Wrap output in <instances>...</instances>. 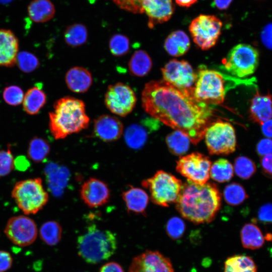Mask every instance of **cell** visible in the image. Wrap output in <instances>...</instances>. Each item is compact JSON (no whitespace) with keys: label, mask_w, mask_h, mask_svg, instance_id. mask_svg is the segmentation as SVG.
<instances>
[{"label":"cell","mask_w":272,"mask_h":272,"mask_svg":"<svg viewBox=\"0 0 272 272\" xmlns=\"http://www.w3.org/2000/svg\"><path fill=\"white\" fill-rule=\"evenodd\" d=\"M142 103L151 117L181 131L194 145L203 139L207 128L212 122L213 114L209 105L163 80L145 84Z\"/></svg>","instance_id":"1"},{"label":"cell","mask_w":272,"mask_h":272,"mask_svg":"<svg viewBox=\"0 0 272 272\" xmlns=\"http://www.w3.org/2000/svg\"><path fill=\"white\" fill-rule=\"evenodd\" d=\"M221 206V194L213 182L200 185L187 180L183 184L176 209L181 216L196 224L212 222Z\"/></svg>","instance_id":"2"},{"label":"cell","mask_w":272,"mask_h":272,"mask_svg":"<svg viewBox=\"0 0 272 272\" xmlns=\"http://www.w3.org/2000/svg\"><path fill=\"white\" fill-rule=\"evenodd\" d=\"M89 122L85 103L73 97L65 96L56 100L52 111L49 113V128L55 140L86 129Z\"/></svg>","instance_id":"3"},{"label":"cell","mask_w":272,"mask_h":272,"mask_svg":"<svg viewBox=\"0 0 272 272\" xmlns=\"http://www.w3.org/2000/svg\"><path fill=\"white\" fill-rule=\"evenodd\" d=\"M77 248L79 255L85 261L96 264L108 259L114 253L117 240L110 231L91 225L78 238Z\"/></svg>","instance_id":"4"},{"label":"cell","mask_w":272,"mask_h":272,"mask_svg":"<svg viewBox=\"0 0 272 272\" xmlns=\"http://www.w3.org/2000/svg\"><path fill=\"white\" fill-rule=\"evenodd\" d=\"M193 89V96L199 102L207 105H218L225 99L230 88L226 82L231 78L205 66L199 67Z\"/></svg>","instance_id":"5"},{"label":"cell","mask_w":272,"mask_h":272,"mask_svg":"<svg viewBox=\"0 0 272 272\" xmlns=\"http://www.w3.org/2000/svg\"><path fill=\"white\" fill-rule=\"evenodd\" d=\"M12 197L18 208L25 214H35L48 201V194L39 177L21 180L15 184Z\"/></svg>","instance_id":"6"},{"label":"cell","mask_w":272,"mask_h":272,"mask_svg":"<svg viewBox=\"0 0 272 272\" xmlns=\"http://www.w3.org/2000/svg\"><path fill=\"white\" fill-rule=\"evenodd\" d=\"M142 185L149 190L152 201L163 207L176 202L183 186L180 179L161 170L144 180Z\"/></svg>","instance_id":"7"},{"label":"cell","mask_w":272,"mask_h":272,"mask_svg":"<svg viewBox=\"0 0 272 272\" xmlns=\"http://www.w3.org/2000/svg\"><path fill=\"white\" fill-rule=\"evenodd\" d=\"M225 69L235 77L244 78L253 74L259 63V53L252 46L238 44L229 51L223 61Z\"/></svg>","instance_id":"8"},{"label":"cell","mask_w":272,"mask_h":272,"mask_svg":"<svg viewBox=\"0 0 272 272\" xmlns=\"http://www.w3.org/2000/svg\"><path fill=\"white\" fill-rule=\"evenodd\" d=\"M208 151L211 155H229L236 148V137L232 125L217 120L207 128L204 137Z\"/></svg>","instance_id":"9"},{"label":"cell","mask_w":272,"mask_h":272,"mask_svg":"<svg viewBox=\"0 0 272 272\" xmlns=\"http://www.w3.org/2000/svg\"><path fill=\"white\" fill-rule=\"evenodd\" d=\"M222 21L214 15H200L191 22L189 30L194 42L202 50L217 43L221 35Z\"/></svg>","instance_id":"10"},{"label":"cell","mask_w":272,"mask_h":272,"mask_svg":"<svg viewBox=\"0 0 272 272\" xmlns=\"http://www.w3.org/2000/svg\"><path fill=\"white\" fill-rule=\"evenodd\" d=\"M211 165L208 156L195 152L181 157L176 161V170L187 180L202 185L209 179Z\"/></svg>","instance_id":"11"},{"label":"cell","mask_w":272,"mask_h":272,"mask_svg":"<svg viewBox=\"0 0 272 272\" xmlns=\"http://www.w3.org/2000/svg\"><path fill=\"white\" fill-rule=\"evenodd\" d=\"M137 98L130 87L118 82L108 86L104 96V104L112 113L125 117L134 109Z\"/></svg>","instance_id":"12"},{"label":"cell","mask_w":272,"mask_h":272,"mask_svg":"<svg viewBox=\"0 0 272 272\" xmlns=\"http://www.w3.org/2000/svg\"><path fill=\"white\" fill-rule=\"evenodd\" d=\"M162 73L164 81L193 95L197 74L187 61L172 59L162 68Z\"/></svg>","instance_id":"13"},{"label":"cell","mask_w":272,"mask_h":272,"mask_svg":"<svg viewBox=\"0 0 272 272\" xmlns=\"http://www.w3.org/2000/svg\"><path fill=\"white\" fill-rule=\"evenodd\" d=\"M4 232L14 244L25 247L35 241L38 230L33 219L26 216L19 215L9 219Z\"/></svg>","instance_id":"14"},{"label":"cell","mask_w":272,"mask_h":272,"mask_svg":"<svg viewBox=\"0 0 272 272\" xmlns=\"http://www.w3.org/2000/svg\"><path fill=\"white\" fill-rule=\"evenodd\" d=\"M128 272H174L170 259L158 251L147 250L133 258Z\"/></svg>","instance_id":"15"},{"label":"cell","mask_w":272,"mask_h":272,"mask_svg":"<svg viewBox=\"0 0 272 272\" xmlns=\"http://www.w3.org/2000/svg\"><path fill=\"white\" fill-rule=\"evenodd\" d=\"M80 192L82 200L91 208L106 204L110 197V191L107 184L102 180L94 177L84 182Z\"/></svg>","instance_id":"16"},{"label":"cell","mask_w":272,"mask_h":272,"mask_svg":"<svg viewBox=\"0 0 272 272\" xmlns=\"http://www.w3.org/2000/svg\"><path fill=\"white\" fill-rule=\"evenodd\" d=\"M142 8L148 16L150 28L168 21L174 11L172 0H144Z\"/></svg>","instance_id":"17"},{"label":"cell","mask_w":272,"mask_h":272,"mask_svg":"<svg viewBox=\"0 0 272 272\" xmlns=\"http://www.w3.org/2000/svg\"><path fill=\"white\" fill-rule=\"evenodd\" d=\"M123 131L122 123L114 116L104 114L94 120V133L104 142H111L117 140L122 134Z\"/></svg>","instance_id":"18"},{"label":"cell","mask_w":272,"mask_h":272,"mask_svg":"<svg viewBox=\"0 0 272 272\" xmlns=\"http://www.w3.org/2000/svg\"><path fill=\"white\" fill-rule=\"evenodd\" d=\"M19 53V41L13 31L0 29V66H13Z\"/></svg>","instance_id":"19"},{"label":"cell","mask_w":272,"mask_h":272,"mask_svg":"<svg viewBox=\"0 0 272 272\" xmlns=\"http://www.w3.org/2000/svg\"><path fill=\"white\" fill-rule=\"evenodd\" d=\"M250 119L261 125L272 117V95H262L257 92L250 101Z\"/></svg>","instance_id":"20"},{"label":"cell","mask_w":272,"mask_h":272,"mask_svg":"<svg viewBox=\"0 0 272 272\" xmlns=\"http://www.w3.org/2000/svg\"><path fill=\"white\" fill-rule=\"evenodd\" d=\"M65 82L72 92L81 93L87 92L93 83L91 73L82 66H74L65 74Z\"/></svg>","instance_id":"21"},{"label":"cell","mask_w":272,"mask_h":272,"mask_svg":"<svg viewBox=\"0 0 272 272\" xmlns=\"http://www.w3.org/2000/svg\"><path fill=\"white\" fill-rule=\"evenodd\" d=\"M122 197L128 212L145 215L149 197L144 190L131 186L122 192Z\"/></svg>","instance_id":"22"},{"label":"cell","mask_w":272,"mask_h":272,"mask_svg":"<svg viewBox=\"0 0 272 272\" xmlns=\"http://www.w3.org/2000/svg\"><path fill=\"white\" fill-rule=\"evenodd\" d=\"M30 19L35 23H44L54 16L55 9L50 0H33L27 7Z\"/></svg>","instance_id":"23"},{"label":"cell","mask_w":272,"mask_h":272,"mask_svg":"<svg viewBox=\"0 0 272 272\" xmlns=\"http://www.w3.org/2000/svg\"><path fill=\"white\" fill-rule=\"evenodd\" d=\"M190 42L187 35L183 31L171 33L164 43L166 51L171 55L178 57L184 55L189 49Z\"/></svg>","instance_id":"24"},{"label":"cell","mask_w":272,"mask_h":272,"mask_svg":"<svg viewBox=\"0 0 272 272\" xmlns=\"http://www.w3.org/2000/svg\"><path fill=\"white\" fill-rule=\"evenodd\" d=\"M46 102V96L41 87L35 86L24 94L22 102L24 111L29 115L37 114Z\"/></svg>","instance_id":"25"},{"label":"cell","mask_w":272,"mask_h":272,"mask_svg":"<svg viewBox=\"0 0 272 272\" xmlns=\"http://www.w3.org/2000/svg\"><path fill=\"white\" fill-rule=\"evenodd\" d=\"M240 237L243 246L252 250L261 247L265 240L259 227L253 223H247L242 227Z\"/></svg>","instance_id":"26"},{"label":"cell","mask_w":272,"mask_h":272,"mask_svg":"<svg viewBox=\"0 0 272 272\" xmlns=\"http://www.w3.org/2000/svg\"><path fill=\"white\" fill-rule=\"evenodd\" d=\"M152 60L148 53L143 50L134 52L128 62L130 74L139 77L147 75L152 67Z\"/></svg>","instance_id":"27"},{"label":"cell","mask_w":272,"mask_h":272,"mask_svg":"<svg viewBox=\"0 0 272 272\" xmlns=\"http://www.w3.org/2000/svg\"><path fill=\"white\" fill-rule=\"evenodd\" d=\"M224 272H257V266L250 257L235 255L225 260Z\"/></svg>","instance_id":"28"},{"label":"cell","mask_w":272,"mask_h":272,"mask_svg":"<svg viewBox=\"0 0 272 272\" xmlns=\"http://www.w3.org/2000/svg\"><path fill=\"white\" fill-rule=\"evenodd\" d=\"M88 37L86 27L81 23H75L69 26L64 31V39L67 45L78 47L84 44Z\"/></svg>","instance_id":"29"},{"label":"cell","mask_w":272,"mask_h":272,"mask_svg":"<svg viewBox=\"0 0 272 272\" xmlns=\"http://www.w3.org/2000/svg\"><path fill=\"white\" fill-rule=\"evenodd\" d=\"M165 141L169 151L175 156L183 155L189 148V139L178 130H174L169 133Z\"/></svg>","instance_id":"30"},{"label":"cell","mask_w":272,"mask_h":272,"mask_svg":"<svg viewBox=\"0 0 272 272\" xmlns=\"http://www.w3.org/2000/svg\"><path fill=\"white\" fill-rule=\"evenodd\" d=\"M148 131L143 126L133 124L125 129L124 139L128 147L138 149L143 147L148 139Z\"/></svg>","instance_id":"31"},{"label":"cell","mask_w":272,"mask_h":272,"mask_svg":"<svg viewBox=\"0 0 272 272\" xmlns=\"http://www.w3.org/2000/svg\"><path fill=\"white\" fill-rule=\"evenodd\" d=\"M233 173L232 164L226 159L220 158L211 165L210 176L215 181L223 183L230 180Z\"/></svg>","instance_id":"32"},{"label":"cell","mask_w":272,"mask_h":272,"mask_svg":"<svg viewBox=\"0 0 272 272\" xmlns=\"http://www.w3.org/2000/svg\"><path fill=\"white\" fill-rule=\"evenodd\" d=\"M50 147L47 141L42 138L32 139L28 145V158L35 163L42 162L49 155Z\"/></svg>","instance_id":"33"},{"label":"cell","mask_w":272,"mask_h":272,"mask_svg":"<svg viewBox=\"0 0 272 272\" xmlns=\"http://www.w3.org/2000/svg\"><path fill=\"white\" fill-rule=\"evenodd\" d=\"M40 237L47 245L54 246L60 240L62 228L55 221H49L43 223L39 230Z\"/></svg>","instance_id":"34"},{"label":"cell","mask_w":272,"mask_h":272,"mask_svg":"<svg viewBox=\"0 0 272 272\" xmlns=\"http://www.w3.org/2000/svg\"><path fill=\"white\" fill-rule=\"evenodd\" d=\"M223 196L226 203L231 206H238L248 197L243 186L235 182L225 186L223 191Z\"/></svg>","instance_id":"35"},{"label":"cell","mask_w":272,"mask_h":272,"mask_svg":"<svg viewBox=\"0 0 272 272\" xmlns=\"http://www.w3.org/2000/svg\"><path fill=\"white\" fill-rule=\"evenodd\" d=\"M234 168L236 174L243 179L250 178L256 170L254 162L245 156H239L235 158Z\"/></svg>","instance_id":"36"},{"label":"cell","mask_w":272,"mask_h":272,"mask_svg":"<svg viewBox=\"0 0 272 272\" xmlns=\"http://www.w3.org/2000/svg\"><path fill=\"white\" fill-rule=\"evenodd\" d=\"M109 50L112 55L120 57L126 54L130 48L128 38L122 34L113 35L109 41Z\"/></svg>","instance_id":"37"},{"label":"cell","mask_w":272,"mask_h":272,"mask_svg":"<svg viewBox=\"0 0 272 272\" xmlns=\"http://www.w3.org/2000/svg\"><path fill=\"white\" fill-rule=\"evenodd\" d=\"M16 63L21 71L26 73L34 71L39 65V61L36 56L27 51L18 53Z\"/></svg>","instance_id":"38"},{"label":"cell","mask_w":272,"mask_h":272,"mask_svg":"<svg viewBox=\"0 0 272 272\" xmlns=\"http://www.w3.org/2000/svg\"><path fill=\"white\" fill-rule=\"evenodd\" d=\"M186 229L183 220L178 217H173L167 222L166 231L168 236L173 240H178L183 235Z\"/></svg>","instance_id":"39"},{"label":"cell","mask_w":272,"mask_h":272,"mask_svg":"<svg viewBox=\"0 0 272 272\" xmlns=\"http://www.w3.org/2000/svg\"><path fill=\"white\" fill-rule=\"evenodd\" d=\"M24 93L19 86L11 85L6 87L3 91V97L6 103L11 106H17L22 104Z\"/></svg>","instance_id":"40"},{"label":"cell","mask_w":272,"mask_h":272,"mask_svg":"<svg viewBox=\"0 0 272 272\" xmlns=\"http://www.w3.org/2000/svg\"><path fill=\"white\" fill-rule=\"evenodd\" d=\"M14 167V159L9 145L7 150H0V177L8 175Z\"/></svg>","instance_id":"41"},{"label":"cell","mask_w":272,"mask_h":272,"mask_svg":"<svg viewBox=\"0 0 272 272\" xmlns=\"http://www.w3.org/2000/svg\"><path fill=\"white\" fill-rule=\"evenodd\" d=\"M120 9L133 14H143L144 0H112Z\"/></svg>","instance_id":"42"},{"label":"cell","mask_w":272,"mask_h":272,"mask_svg":"<svg viewBox=\"0 0 272 272\" xmlns=\"http://www.w3.org/2000/svg\"><path fill=\"white\" fill-rule=\"evenodd\" d=\"M258 219L265 223H272V203L263 205L258 212Z\"/></svg>","instance_id":"43"},{"label":"cell","mask_w":272,"mask_h":272,"mask_svg":"<svg viewBox=\"0 0 272 272\" xmlns=\"http://www.w3.org/2000/svg\"><path fill=\"white\" fill-rule=\"evenodd\" d=\"M256 151L262 157L272 154V139L266 138L260 140L256 146Z\"/></svg>","instance_id":"44"},{"label":"cell","mask_w":272,"mask_h":272,"mask_svg":"<svg viewBox=\"0 0 272 272\" xmlns=\"http://www.w3.org/2000/svg\"><path fill=\"white\" fill-rule=\"evenodd\" d=\"M13 258L6 251L0 250V272H6L12 266Z\"/></svg>","instance_id":"45"},{"label":"cell","mask_w":272,"mask_h":272,"mask_svg":"<svg viewBox=\"0 0 272 272\" xmlns=\"http://www.w3.org/2000/svg\"><path fill=\"white\" fill-rule=\"evenodd\" d=\"M261 38L264 45L272 49V23H268L264 26L261 33Z\"/></svg>","instance_id":"46"},{"label":"cell","mask_w":272,"mask_h":272,"mask_svg":"<svg viewBox=\"0 0 272 272\" xmlns=\"http://www.w3.org/2000/svg\"><path fill=\"white\" fill-rule=\"evenodd\" d=\"M260 164L263 173L272 178V154L262 157Z\"/></svg>","instance_id":"47"},{"label":"cell","mask_w":272,"mask_h":272,"mask_svg":"<svg viewBox=\"0 0 272 272\" xmlns=\"http://www.w3.org/2000/svg\"><path fill=\"white\" fill-rule=\"evenodd\" d=\"M99 272H124V270L119 263L111 261L102 265Z\"/></svg>","instance_id":"48"},{"label":"cell","mask_w":272,"mask_h":272,"mask_svg":"<svg viewBox=\"0 0 272 272\" xmlns=\"http://www.w3.org/2000/svg\"><path fill=\"white\" fill-rule=\"evenodd\" d=\"M263 134L267 138L272 139V119H270L261 125Z\"/></svg>","instance_id":"49"},{"label":"cell","mask_w":272,"mask_h":272,"mask_svg":"<svg viewBox=\"0 0 272 272\" xmlns=\"http://www.w3.org/2000/svg\"><path fill=\"white\" fill-rule=\"evenodd\" d=\"M29 165L28 161L24 157H18L16 160H14V166L20 170H25Z\"/></svg>","instance_id":"50"},{"label":"cell","mask_w":272,"mask_h":272,"mask_svg":"<svg viewBox=\"0 0 272 272\" xmlns=\"http://www.w3.org/2000/svg\"><path fill=\"white\" fill-rule=\"evenodd\" d=\"M233 0H214V5L220 10L227 9Z\"/></svg>","instance_id":"51"},{"label":"cell","mask_w":272,"mask_h":272,"mask_svg":"<svg viewBox=\"0 0 272 272\" xmlns=\"http://www.w3.org/2000/svg\"><path fill=\"white\" fill-rule=\"evenodd\" d=\"M197 0H175L176 3L180 6L189 7L194 4Z\"/></svg>","instance_id":"52"},{"label":"cell","mask_w":272,"mask_h":272,"mask_svg":"<svg viewBox=\"0 0 272 272\" xmlns=\"http://www.w3.org/2000/svg\"><path fill=\"white\" fill-rule=\"evenodd\" d=\"M13 0H0V4H8L12 2Z\"/></svg>","instance_id":"53"},{"label":"cell","mask_w":272,"mask_h":272,"mask_svg":"<svg viewBox=\"0 0 272 272\" xmlns=\"http://www.w3.org/2000/svg\"><path fill=\"white\" fill-rule=\"evenodd\" d=\"M270 253H272V248L270 250Z\"/></svg>","instance_id":"54"},{"label":"cell","mask_w":272,"mask_h":272,"mask_svg":"<svg viewBox=\"0 0 272 272\" xmlns=\"http://www.w3.org/2000/svg\"><path fill=\"white\" fill-rule=\"evenodd\" d=\"M256 1H265V0H256Z\"/></svg>","instance_id":"55"}]
</instances>
